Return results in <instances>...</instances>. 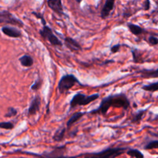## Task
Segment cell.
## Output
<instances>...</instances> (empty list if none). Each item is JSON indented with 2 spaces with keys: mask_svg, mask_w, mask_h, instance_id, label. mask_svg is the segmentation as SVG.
Here are the masks:
<instances>
[{
  "mask_svg": "<svg viewBox=\"0 0 158 158\" xmlns=\"http://www.w3.org/2000/svg\"><path fill=\"white\" fill-rule=\"evenodd\" d=\"M85 114H86L85 112H77L74 114H73L71 117V118H70L69 120H68V122H67V128H68V129H70L71 127L72 126L74 123H76L77 120H80Z\"/></svg>",
  "mask_w": 158,
  "mask_h": 158,
  "instance_id": "obj_14",
  "label": "cell"
},
{
  "mask_svg": "<svg viewBox=\"0 0 158 158\" xmlns=\"http://www.w3.org/2000/svg\"><path fill=\"white\" fill-rule=\"evenodd\" d=\"M0 23L15 25L20 27H23V23L19 19L15 18L12 13L8 11H0Z\"/></svg>",
  "mask_w": 158,
  "mask_h": 158,
  "instance_id": "obj_7",
  "label": "cell"
},
{
  "mask_svg": "<svg viewBox=\"0 0 158 158\" xmlns=\"http://www.w3.org/2000/svg\"><path fill=\"white\" fill-rule=\"evenodd\" d=\"M81 1H82V0H76V2H77V3H80Z\"/></svg>",
  "mask_w": 158,
  "mask_h": 158,
  "instance_id": "obj_30",
  "label": "cell"
},
{
  "mask_svg": "<svg viewBox=\"0 0 158 158\" xmlns=\"http://www.w3.org/2000/svg\"><path fill=\"white\" fill-rule=\"evenodd\" d=\"M65 151H66V148L65 146L63 147H57L55 148L54 150L49 152H44L41 154H33V153H28L31 155H34L38 158H79L81 155H77V156H64Z\"/></svg>",
  "mask_w": 158,
  "mask_h": 158,
  "instance_id": "obj_4",
  "label": "cell"
},
{
  "mask_svg": "<svg viewBox=\"0 0 158 158\" xmlns=\"http://www.w3.org/2000/svg\"><path fill=\"white\" fill-rule=\"evenodd\" d=\"M65 132H66V128L63 127L58 128L53 136V140L56 142L62 141L65 136Z\"/></svg>",
  "mask_w": 158,
  "mask_h": 158,
  "instance_id": "obj_16",
  "label": "cell"
},
{
  "mask_svg": "<svg viewBox=\"0 0 158 158\" xmlns=\"http://www.w3.org/2000/svg\"><path fill=\"white\" fill-rule=\"evenodd\" d=\"M46 2L50 9H52L58 15H64L61 0H47Z\"/></svg>",
  "mask_w": 158,
  "mask_h": 158,
  "instance_id": "obj_10",
  "label": "cell"
},
{
  "mask_svg": "<svg viewBox=\"0 0 158 158\" xmlns=\"http://www.w3.org/2000/svg\"><path fill=\"white\" fill-rule=\"evenodd\" d=\"M127 148H108L98 153H92L95 158H116L126 152Z\"/></svg>",
  "mask_w": 158,
  "mask_h": 158,
  "instance_id": "obj_5",
  "label": "cell"
},
{
  "mask_svg": "<svg viewBox=\"0 0 158 158\" xmlns=\"http://www.w3.org/2000/svg\"><path fill=\"white\" fill-rule=\"evenodd\" d=\"M148 43L151 46H156L158 45V38L153 35H150L148 38Z\"/></svg>",
  "mask_w": 158,
  "mask_h": 158,
  "instance_id": "obj_25",
  "label": "cell"
},
{
  "mask_svg": "<svg viewBox=\"0 0 158 158\" xmlns=\"http://www.w3.org/2000/svg\"><path fill=\"white\" fill-rule=\"evenodd\" d=\"M98 98H99V94H94L89 96H86L85 94L77 93V94H75L73 97L71 102H70V110L73 109V108H75L76 106H86V105L91 103V102L98 100Z\"/></svg>",
  "mask_w": 158,
  "mask_h": 158,
  "instance_id": "obj_2",
  "label": "cell"
},
{
  "mask_svg": "<svg viewBox=\"0 0 158 158\" xmlns=\"http://www.w3.org/2000/svg\"><path fill=\"white\" fill-rule=\"evenodd\" d=\"M127 26H128L131 33L133 34L134 35H139L144 32V29L141 28L139 26H138V25L133 24V23H129L127 24Z\"/></svg>",
  "mask_w": 158,
  "mask_h": 158,
  "instance_id": "obj_17",
  "label": "cell"
},
{
  "mask_svg": "<svg viewBox=\"0 0 158 158\" xmlns=\"http://www.w3.org/2000/svg\"><path fill=\"white\" fill-rule=\"evenodd\" d=\"M76 83L80 84V82L76 78L75 76L73 74H66L63 76L59 80L57 88L60 94H64V93L68 92Z\"/></svg>",
  "mask_w": 158,
  "mask_h": 158,
  "instance_id": "obj_3",
  "label": "cell"
},
{
  "mask_svg": "<svg viewBox=\"0 0 158 158\" xmlns=\"http://www.w3.org/2000/svg\"><path fill=\"white\" fill-rule=\"evenodd\" d=\"M40 35L42 38L49 41V43H50L52 46H61L62 45H63L62 42L54 35L52 29H51L49 26H43V28L40 30Z\"/></svg>",
  "mask_w": 158,
  "mask_h": 158,
  "instance_id": "obj_6",
  "label": "cell"
},
{
  "mask_svg": "<svg viewBox=\"0 0 158 158\" xmlns=\"http://www.w3.org/2000/svg\"><path fill=\"white\" fill-rule=\"evenodd\" d=\"M142 89L147 91V92H156V91H158V81L150 83V84L144 85V86H142Z\"/></svg>",
  "mask_w": 158,
  "mask_h": 158,
  "instance_id": "obj_19",
  "label": "cell"
},
{
  "mask_svg": "<svg viewBox=\"0 0 158 158\" xmlns=\"http://www.w3.org/2000/svg\"><path fill=\"white\" fill-rule=\"evenodd\" d=\"M41 86H42V81L40 78H38L35 82H34L33 83V85L31 86V87H30V89L31 90L37 91V90H38L40 87H41Z\"/></svg>",
  "mask_w": 158,
  "mask_h": 158,
  "instance_id": "obj_23",
  "label": "cell"
},
{
  "mask_svg": "<svg viewBox=\"0 0 158 158\" xmlns=\"http://www.w3.org/2000/svg\"><path fill=\"white\" fill-rule=\"evenodd\" d=\"M126 154L130 156L131 157L144 158L143 154L137 149H131V148H129V149H128L126 151Z\"/></svg>",
  "mask_w": 158,
  "mask_h": 158,
  "instance_id": "obj_18",
  "label": "cell"
},
{
  "mask_svg": "<svg viewBox=\"0 0 158 158\" xmlns=\"http://www.w3.org/2000/svg\"><path fill=\"white\" fill-rule=\"evenodd\" d=\"M0 128L4 130H12L14 124L12 122H0Z\"/></svg>",
  "mask_w": 158,
  "mask_h": 158,
  "instance_id": "obj_22",
  "label": "cell"
},
{
  "mask_svg": "<svg viewBox=\"0 0 158 158\" xmlns=\"http://www.w3.org/2000/svg\"><path fill=\"white\" fill-rule=\"evenodd\" d=\"M64 44L66 47L71 51H72V52H77V51L81 50V45L75 40L71 38V37H65Z\"/></svg>",
  "mask_w": 158,
  "mask_h": 158,
  "instance_id": "obj_11",
  "label": "cell"
},
{
  "mask_svg": "<svg viewBox=\"0 0 158 158\" xmlns=\"http://www.w3.org/2000/svg\"><path fill=\"white\" fill-rule=\"evenodd\" d=\"M2 32L3 34L10 37V38L17 39L22 37V32L19 29H17L16 28L12 27V26H3L2 28Z\"/></svg>",
  "mask_w": 158,
  "mask_h": 158,
  "instance_id": "obj_9",
  "label": "cell"
},
{
  "mask_svg": "<svg viewBox=\"0 0 158 158\" xmlns=\"http://www.w3.org/2000/svg\"><path fill=\"white\" fill-rule=\"evenodd\" d=\"M84 158H95V157H94L91 154H88L85 155V157Z\"/></svg>",
  "mask_w": 158,
  "mask_h": 158,
  "instance_id": "obj_29",
  "label": "cell"
},
{
  "mask_svg": "<svg viewBox=\"0 0 158 158\" xmlns=\"http://www.w3.org/2000/svg\"><path fill=\"white\" fill-rule=\"evenodd\" d=\"M139 73H141V77L143 78H158V69H143Z\"/></svg>",
  "mask_w": 158,
  "mask_h": 158,
  "instance_id": "obj_13",
  "label": "cell"
},
{
  "mask_svg": "<svg viewBox=\"0 0 158 158\" xmlns=\"http://www.w3.org/2000/svg\"><path fill=\"white\" fill-rule=\"evenodd\" d=\"M40 103H41V99L40 98V97H39V96L34 97V98L33 99L32 101L30 102L29 108H28L27 115L29 116V117L35 115V114H37V113L39 112V110H40Z\"/></svg>",
  "mask_w": 158,
  "mask_h": 158,
  "instance_id": "obj_8",
  "label": "cell"
},
{
  "mask_svg": "<svg viewBox=\"0 0 158 158\" xmlns=\"http://www.w3.org/2000/svg\"><path fill=\"white\" fill-rule=\"evenodd\" d=\"M130 106V102L126 96L124 94L108 95L103 98L101 101L100 105L97 109L88 112L89 114H102L105 116L110 107L122 108L126 110Z\"/></svg>",
  "mask_w": 158,
  "mask_h": 158,
  "instance_id": "obj_1",
  "label": "cell"
},
{
  "mask_svg": "<svg viewBox=\"0 0 158 158\" xmlns=\"http://www.w3.org/2000/svg\"><path fill=\"white\" fill-rule=\"evenodd\" d=\"M19 60L20 64L24 67H31L33 65V59L29 55H23Z\"/></svg>",
  "mask_w": 158,
  "mask_h": 158,
  "instance_id": "obj_15",
  "label": "cell"
},
{
  "mask_svg": "<svg viewBox=\"0 0 158 158\" xmlns=\"http://www.w3.org/2000/svg\"><path fill=\"white\" fill-rule=\"evenodd\" d=\"M143 149L147 150V151H149V150L158 149V140H151V141L148 142V143L144 146Z\"/></svg>",
  "mask_w": 158,
  "mask_h": 158,
  "instance_id": "obj_21",
  "label": "cell"
},
{
  "mask_svg": "<svg viewBox=\"0 0 158 158\" xmlns=\"http://www.w3.org/2000/svg\"><path fill=\"white\" fill-rule=\"evenodd\" d=\"M33 15H35V16L37 17V18L40 19L41 20V22H42V23H43V26H46V21H45L44 18H43V16L41 15V14L37 13V12H33Z\"/></svg>",
  "mask_w": 158,
  "mask_h": 158,
  "instance_id": "obj_27",
  "label": "cell"
},
{
  "mask_svg": "<svg viewBox=\"0 0 158 158\" xmlns=\"http://www.w3.org/2000/svg\"><path fill=\"white\" fill-rule=\"evenodd\" d=\"M150 0H146L145 2H144V9H145V10H148V9H150Z\"/></svg>",
  "mask_w": 158,
  "mask_h": 158,
  "instance_id": "obj_28",
  "label": "cell"
},
{
  "mask_svg": "<svg viewBox=\"0 0 158 158\" xmlns=\"http://www.w3.org/2000/svg\"><path fill=\"white\" fill-rule=\"evenodd\" d=\"M120 47H121L120 44L114 45V46H112V47H111V52H112V53H116V52H118L119 51V49H120Z\"/></svg>",
  "mask_w": 158,
  "mask_h": 158,
  "instance_id": "obj_26",
  "label": "cell"
},
{
  "mask_svg": "<svg viewBox=\"0 0 158 158\" xmlns=\"http://www.w3.org/2000/svg\"><path fill=\"white\" fill-rule=\"evenodd\" d=\"M17 114V110L15 109L13 107H9L8 109L7 113L5 114V117H15L16 116Z\"/></svg>",
  "mask_w": 158,
  "mask_h": 158,
  "instance_id": "obj_24",
  "label": "cell"
},
{
  "mask_svg": "<svg viewBox=\"0 0 158 158\" xmlns=\"http://www.w3.org/2000/svg\"><path fill=\"white\" fill-rule=\"evenodd\" d=\"M147 110H141L138 111L134 116H133V119H132L131 122L132 123H139L140 122V120H142L143 117L145 114V113L147 112Z\"/></svg>",
  "mask_w": 158,
  "mask_h": 158,
  "instance_id": "obj_20",
  "label": "cell"
},
{
  "mask_svg": "<svg viewBox=\"0 0 158 158\" xmlns=\"http://www.w3.org/2000/svg\"><path fill=\"white\" fill-rule=\"evenodd\" d=\"M114 4L115 0H106L105 1V5H104L102 12H101V17L102 19H105L109 15L110 12L112 11L113 8H114Z\"/></svg>",
  "mask_w": 158,
  "mask_h": 158,
  "instance_id": "obj_12",
  "label": "cell"
}]
</instances>
